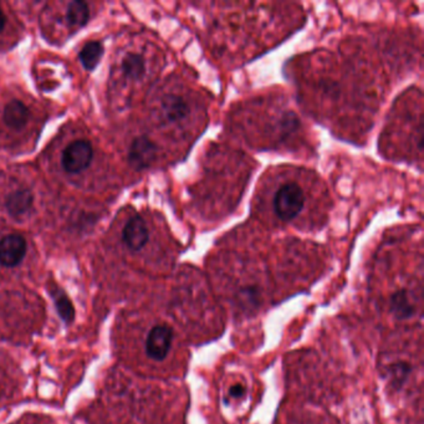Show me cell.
<instances>
[{"mask_svg": "<svg viewBox=\"0 0 424 424\" xmlns=\"http://www.w3.org/2000/svg\"><path fill=\"white\" fill-rule=\"evenodd\" d=\"M390 307H391V313L399 320L410 319L416 311V307L413 305L410 293L405 290H399L392 295Z\"/></svg>", "mask_w": 424, "mask_h": 424, "instance_id": "10", "label": "cell"}, {"mask_svg": "<svg viewBox=\"0 0 424 424\" xmlns=\"http://www.w3.org/2000/svg\"><path fill=\"white\" fill-rule=\"evenodd\" d=\"M173 341V331L166 325L155 326L146 339V353L155 361H162L170 353Z\"/></svg>", "mask_w": 424, "mask_h": 424, "instance_id": "4", "label": "cell"}, {"mask_svg": "<svg viewBox=\"0 0 424 424\" xmlns=\"http://www.w3.org/2000/svg\"><path fill=\"white\" fill-rule=\"evenodd\" d=\"M192 104L181 95H167L161 102V115L167 124H186L192 118Z\"/></svg>", "mask_w": 424, "mask_h": 424, "instance_id": "3", "label": "cell"}, {"mask_svg": "<svg viewBox=\"0 0 424 424\" xmlns=\"http://www.w3.org/2000/svg\"><path fill=\"white\" fill-rule=\"evenodd\" d=\"M33 193L29 190H18L8 196V212L13 216H24L33 205Z\"/></svg>", "mask_w": 424, "mask_h": 424, "instance_id": "9", "label": "cell"}, {"mask_svg": "<svg viewBox=\"0 0 424 424\" xmlns=\"http://www.w3.org/2000/svg\"><path fill=\"white\" fill-rule=\"evenodd\" d=\"M158 147L146 136L135 138L129 150V162L136 170L148 168L155 162Z\"/></svg>", "mask_w": 424, "mask_h": 424, "instance_id": "5", "label": "cell"}, {"mask_svg": "<svg viewBox=\"0 0 424 424\" xmlns=\"http://www.w3.org/2000/svg\"><path fill=\"white\" fill-rule=\"evenodd\" d=\"M5 21H7V19H5V15H4V13L0 10V33L3 32V29H4V26H5Z\"/></svg>", "mask_w": 424, "mask_h": 424, "instance_id": "17", "label": "cell"}, {"mask_svg": "<svg viewBox=\"0 0 424 424\" xmlns=\"http://www.w3.org/2000/svg\"><path fill=\"white\" fill-rule=\"evenodd\" d=\"M90 16L89 7L84 1H72L70 5L67 8V13H66V19L67 23L75 27L85 25Z\"/></svg>", "mask_w": 424, "mask_h": 424, "instance_id": "12", "label": "cell"}, {"mask_svg": "<svg viewBox=\"0 0 424 424\" xmlns=\"http://www.w3.org/2000/svg\"><path fill=\"white\" fill-rule=\"evenodd\" d=\"M26 254L25 239L19 234H9L0 241V264L7 268L19 265Z\"/></svg>", "mask_w": 424, "mask_h": 424, "instance_id": "6", "label": "cell"}, {"mask_svg": "<svg viewBox=\"0 0 424 424\" xmlns=\"http://www.w3.org/2000/svg\"><path fill=\"white\" fill-rule=\"evenodd\" d=\"M52 295L60 317L65 321L66 324H70L75 317V310L71 301L69 300V298L61 291H52Z\"/></svg>", "mask_w": 424, "mask_h": 424, "instance_id": "14", "label": "cell"}, {"mask_svg": "<svg viewBox=\"0 0 424 424\" xmlns=\"http://www.w3.org/2000/svg\"><path fill=\"white\" fill-rule=\"evenodd\" d=\"M307 207L305 187L298 181L287 179L281 182L271 198V208L278 221L290 224L304 214Z\"/></svg>", "mask_w": 424, "mask_h": 424, "instance_id": "1", "label": "cell"}, {"mask_svg": "<svg viewBox=\"0 0 424 424\" xmlns=\"http://www.w3.org/2000/svg\"><path fill=\"white\" fill-rule=\"evenodd\" d=\"M411 372V367L407 365L405 362H399L396 365L393 366L391 368V376L393 383L399 385V383H403L408 375Z\"/></svg>", "mask_w": 424, "mask_h": 424, "instance_id": "15", "label": "cell"}, {"mask_svg": "<svg viewBox=\"0 0 424 424\" xmlns=\"http://www.w3.org/2000/svg\"><path fill=\"white\" fill-rule=\"evenodd\" d=\"M122 236L126 245L131 250L138 252L144 248V245L148 243L150 232L144 219L140 216H135L124 225Z\"/></svg>", "mask_w": 424, "mask_h": 424, "instance_id": "7", "label": "cell"}, {"mask_svg": "<svg viewBox=\"0 0 424 424\" xmlns=\"http://www.w3.org/2000/svg\"><path fill=\"white\" fill-rule=\"evenodd\" d=\"M93 150L87 141L78 140L69 144L63 153V167L69 173H80L91 164Z\"/></svg>", "mask_w": 424, "mask_h": 424, "instance_id": "2", "label": "cell"}, {"mask_svg": "<svg viewBox=\"0 0 424 424\" xmlns=\"http://www.w3.org/2000/svg\"><path fill=\"white\" fill-rule=\"evenodd\" d=\"M102 54H104V47L101 45V43L90 41L82 47V50L80 52L81 64L87 70H93L102 58Z\"/></svg>", "mask_w": 424, "mask_h": 424, "instance_id": "11", "label": "cell"}, {"mask_svg": "<svg viewBox=\"0 0 424 424\" xmlns=\"http://www.w3.org/2000/svg\"><path fill=\"white\" fill-rule=\"evenodd\" d=\"M244 393H245V390H244V387L242 385H235L233 387H230V390H229V396L232 397V399H242L243 396H244Z\"/></svg>", "mask_w": 424, "mask_h": 424, "instance_id": "16", "label": "cell"}, {"mask_svg": "<svg viewBox=\"0 0 424 424\" xmlns=\"http://www.w3.org/2000/svg\"><path fill=\"white\" fill-rule=\"evenodd\" d=\"M122 70L127 78L138 80L142 78L146 71L144 59L138 54H129L122 63Z\"/></svg>", "mask_w": 424, "mask_h": 424, "instance_id": "13", "label": "cell"}, {"mask_svg": "<svg viewBox=\"0 0 424 424\" xmlns=\"http://www.w3.org/2000/svg\"><path fill=\"white\" fill-rule=\"evenodd\" d=\"M29 109L19 100H13L5 106L3 118L4 122L10 127L19 130L23 129L29 121Z\"/></svg>", "mask_w": 424, "mask_h": 424, "instance_id": "8", "label": "cell"}]
</instances>
